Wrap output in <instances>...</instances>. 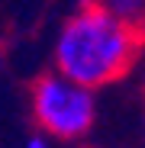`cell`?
I'll return each instance as SVG.
<instances>
[{
    "mask_svg": "<svg viewBox=\"0 0 145 148\" xmlns=\"http://www.w3.org/2000/svg\"><path fill=\"white\" fill-rule=\"evenodd\" d=\"M145 29L113 16L100 3H87L61 23L55 39V71L90 90L126 77L139 61Z\"/></svg>",
    "mask_w": 145,
    "mask_h": 148,
    "instance_id": "cell-1",
    "label": "cell"
},
{
    "mask_svg": "<svg viewBox=\"0 0 145 148\" xmlns=\"http://www.w3.org/2000/svg\"><path fill=\"white\" fill-rule=\"evenodd\" d=\"M32 116L45 135H55L61 142L84 138L97 119L93 90L58 71L42 74L32 84Z\"/></svg>",
    "mask_w": 145,
    "mask_h": 148,
    "instance_id": "cell-2",
    "label": "cell"
},
{
    "mask_svg": "<svg viewBox=\"0 0 145 148\" xmlns=\"http://www.w3.org/2000/svg\"><path fill=\"white\" fill-rule=\"evenodd\" d=\"M103 10H110L113 16L132 23V26L145 29V0H97Z\"/></svg>",
    "mask_w": 145,
    "mask_h": 148,
    "instance_id": "cell-3",
    "label": "cell"
},
{
    "mask_svg": "<svg viewBox=\"0 0 145 148\" xmlns=\"http://www.w3.org/2000/svg\"><path fill=\"white\" fill-rule=\"evenodd\" d=\"M23 148H52V145H48V138H45V135H29Z\"/></svg>",
    "mask_w": 145,
    "mask_h": 148,
    "instance_id": "cell-4",
    "label": "cell"
},
{
    "mask_svg": "<svg viewBox=\"0 0 145 148\" xmlns=\"http://www.w3.org/2000/svg\"><path fill=\"white\" fill-rule=\"evenodd\" d=\"M3 64H7V55H3V52H0V71H3Z\"/></svg>",
    "mask_w": 145,
    "mask_h": 148,
    "instance_id": "cell-5",
    "label": "cell"
},
{
    "mask_svg": "<svg viewBox=\"0 0 145 148\" xmlns=\"http://www.w3.org/2000/svg\"><path fill=\"white\" fill-rule=\"evenodd\" d=\"M87 3H97V0H78V7H87Z\"/></svg>",
    "mask_w": 145,
    "mask_h": 148,
    "instance_id": "cell-6",
    "label": "cell"
}]
</instances>
